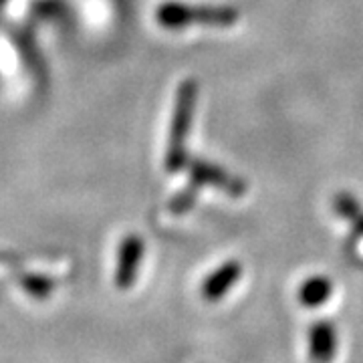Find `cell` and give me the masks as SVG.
I'll return each instance as SVG.
<instances>
[{
    "mask_svg": "<svg viewBox=\"0 0 363 363\" xmlns=\"http://www.w3.org/2000/svg\"><path fill=\"white\" fill-rule=\"evenodd\" d=\"M4 2H6V0H0V6H2V4H4Z\"/></svg>",
    "mask_w": 363,
    "mask_h": 363,
    "instance_id": "8fae6325",
    "label": "cell"
},
{
    "mask_svg": "<svg viewBox=\"0 0 363 363\" xmlns=\"http://www.w3.org/2000/svg\"><path fill=\"white\" fill-rule=\"evenodd\" d=\"M196 101H198V83L196 79H186L182 81L178 93H176V105H174V116H172V125H169L168 150H166V160L164 166L166 172L176 174L186 168L188 164V135L192 130L194 121Z\"/></svg>",
    "mask_w": 363,
    "mask_h": 363,
    "instance_id": "7a4b0ae2",
    "label": "cell"
},
{
    "mask_svg": "<svg viewBox=\"0 0 363 363\" xmlns=\"http://www.w3.org/2000/svg\"><path fill=\"white\" fill-rule=\"evenodd\" d=\"M198 190H200V188L194 186V184H190L188 188H184L180 194L169 202V210H172L174 214H184V212H188L190 208L194 206Z\"/></svg>",
    "mask_w": 363,
    "mask_h": 363,
    "instance_id": "9c48e42d",
    "label": "cell"
},
{
    "mask_svg": "<svg viewBox=\"0 0 363 363\" xmlns=\"http://www.w3.org/2000/svg\"><path fill=\"white\" fill-rule=\"evenodd\" d=\"M23 286L35 297H45V295L51 293L52 283L49 279H45V277H28V279H25Z\"/></svg>",
    "mask_w": 363,
    "mask_h": 363,
    "instance_id": "30bf717a",
    "label": "cell"
},
{
    "mask_svg": "<svg viewBox=\"0 0 363 363\" xmlns=\"http://www.w3.org/2000/svg\"><path fill=\"white\" fill-rule=\"evenodd\" d=\"M331 295H333V283L325 274H313L309 279H305L297 291L298 303L309 309L325 305L331 298Z\"/></svg>",
    "mask_w": 363,
    "mask_h": 363,
    "instance_id": "52a82bcc",
    "label": "cell"
},
{
    "mask_svg": "<svg viewBox=\"0 0 363 363\" xmlns=\"http://www.w3.org/2000/svg\"><path fill=\"white\" fill-rule=\"evenodd\" d=\"M186 169L190 174V184H194L198 188L210 186V188H216V190L233 196V198H240V196L247 194V182L236 174L226 172L222 166L208 162V160L192 157V160H188Z\"/></svg>",
    "mask_w": 363,
    "mask_h": 363,
    "instance_id": "3957f363",
    "label": "cell"
},
{
    "mask_svg": "<svg viewBox=\"0 0 363 363\" xmlns=\"http://www.w3.org/2000/svg\"><path fill=\"white\" fill-rule=\"evenodd\" d=\"M143 240L138 234H130L121 240L119 252H117V269H116V285L117 289H131L143 260Z\"/></svg>",
    "mask_w": 363,
    "mask_h": 363,
    "instance_id": "277c9868",
    "label": "cell"
},
{
    "mask_svg": "<svg viewBox=\"0 0 363 363\" xmlns=\"http://www.w3.org/2000/svg\"><path fill=\"white\" fill-rule=\"evenodd\" d=\"M240 18L238 9L228 4H186V2H162L156 11V21L162 28L182 30L188 26H216L228 28L234 26Z\"/></svg>",
    "mask_w": 363,
    "mask_h": 363,
    "instance_id": "6da1fadb",
    "label": "cell"
},
{
    "mask_svg": "<svg viewBox=\"0 0 363 363\" xmlns=\"http://www.w3.org/2000/svg\"><path fill=\"white\" fill-rule=\"evenodd\" d=\"M333 210L345 222H350L355 234L363 236V208L359 200L350 192H339L333 198Z\"/></svg>",
    "mask_w": 363,
    "mask_h": 363,
    "instance_id": "ba28073f",
    "label": "cell"
},
{
    "mask_svg": "<svg viewBox=\"0 0 363 363\" xmlns=\"http://www.w3.org/2000/svg\"><path fill=\"white\" fill-rule=\"evenodd\" d=\"M242 277V264L240 260H226L220 264L216 271H212L206 277V281L202 283V297L206 298L208 303H218L230 289H233Z\"/></svg>",
    "mask_w": 363,
    "mask_h": 363,
    "instance_id": "8992f818",
    "label": "cell"
},
{
    "mask_svg": "<svg viewBox=\"0 0 363 363\" xmlns=\"http://www.w3.org/2000/svg\"><path fill=\"white\" fill-rule=\"evenodd\" d=\"M311 363H333L337 355V329L331 321H315L307 333Z\"/></svg>",
    "mask_w": 363,
    "mask_h": 363,
    "instance_id": "5b68a950",
    "label": "cell"
}]
</instances>
